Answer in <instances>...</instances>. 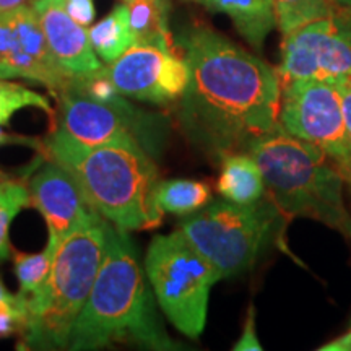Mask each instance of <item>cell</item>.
Segmentation results:
<instances>
[{
    "label": "cell",
    "instance_id": "7a4b0ae2",
    "mask_svg": "<svg viewBox=\"0 0 351 351\" xmlns=\"http://www.w3.org/2000/svg\"><path fill=\"white\" fill-rule=\"evenodd\" d=\"M132 341L155 350L174 348L158 319L153 293L127 231L106 223V249L95 285L73 324L69 350H99Z\"/></svg>",
    "mask_w": 351,
    "mask_h": 351
},
{
    "label": "cell",
    "instance_id": "836d02e7",
    "mask_svg": "<svg viewBox=\"0 0 351 351\" xmlns=\"http://www.w3.org/2000/svg\"><path fill=\"white\" fill-rule=\"evenodd\" d=\"M125 2H130V0H125Z\"/></svg>",
    "mask_w": 351,
    "mask_h": 351
},
{
    "label": "cell",
    "instance_id": "9a60e30c",
    "mask_svg": "<svg viewBox=\"0 0 351 351\" xmlns=\"http://www.w3.org/2000/svg\"><path fill=\"white\" fill-rule=\"evenodd\" d=\"M207 10L225 13L238 33L256 49H262L265 38L276 26L271 0H187Z\"/></svg>",
    "mask_w": 351,
    "mask_h": 351
},
{
    "label": "cell",
    "instance_id": "7c38bea8",
    "mask_svg": "<svg viewBox=\"0 0 351 351\" xmlns=\"http://www.w3.org/2000/svg\"><path fill=\"white\" fill-rule=\"evenodd\" d=\"M106 72L121 95L153 104H169L182 98L189 85V65L168 47L134 44Z\"/></svg>",
    "mask_w": 351,
    "mask_h": 351
},
{
    "label": "cell",
    "instance_id": "5bb4252c",
    "mask_svg": "<svg viewBox=\"0 0 351 351\" xmlns=\"http://www.w3.org/2000/svg\"><path fill=\"white\" fill-rule=\"evenodd\" d=\"M44 38L56 62L72 80L101 72L104 65L90 43L85 26L64 10L60 0H32Z\"/></svg>",
    "mask_w": 351,
    "mask_h": 351
},
{
    "label": "cell",
    "instance_id": "8992f818",
    "mask_svg": "<svg viewBox=\"0 0 351 351\" xmlns=\"http://www.w3.org/2000/svg\"><path fill=\"white\" fill-rule=\"evenodd\" d=\"M143 269L169 322L189 339H199L207 324L210 291L221 280L212 263L176 230L153 238Z\"/></svg>",
    "mask_w": 351,
    "mask_h": 351
},
{
    "label": "cell",
    "instance_id": "d4e9b609",
    "mask_svg": "<svg viewBox=\"0 0 351 351\" xmlns=\"http://www.w3.org/2000/svg\"><path fill=\"white\" fill-rule=\"evenodd\" d=\"M60 3H62L64 10L67 12L77 23L85 26V28L93 23L96 16L93 0H60Z\"/></svg>",
    "mask_w": 351,
    "mask_h": 351
},
{
    "label": "cell",
    "instance_id": "7402d4cb",
    "mask_svg": "<svg viewBox=\"0 0 351 351\" xmlns=\"http://www.w3.org/2000/svg\"><path fill=\"white\" fill-rule=\"evenodd\" d=\"M29 204V191L25 184L3 178L0 181V261L10 256L8 228L20 210Z\"/></svg>",
    "mask_w": 351,
    "mask_h": 351
},
{
    "label": "cell",
    "instance_id": "52a82bcc",
    "mask_svg": "<svg viewBox=\"0 0 351 351\" xmlns=\"http://www.w3.org/2000/svg\"><path fill=\"white\" fill-rule=\"evenodd\" d=\"M274 213L265 205L213 202L184 219L179 231L219 276L251 269L269 234Z\"/></svg>",
    "mask_w": 351,
    "mask_h": 351
},
{
    "label": "cell",
    "instance_id": "603a6c76",
    "mask_svg": "<svg viewBox=\"0 0 351 351\" xmlns=\"http://www.w3.org/2000/svg\"><path fill=\"white\" fill-rule=\"evenodd\" d=\"M25 108H38L52 114L49 99L29 90L20 83L7 82L0 78V125H7L15 112Z\"/></svg>",
    "mask_w": 351,
    "mask_h": 351
},
{
    "label": "cell",
    "instance_id": "ffe728a7",
    "mask_svg": "<svg viewBox=\"0 0 351 351\" xmlns=\"http://www.w3.org/2000/svg\"><path fill=\"white\" fill-rule=\"evenodd\" d=\"M337 0H271L276 26L285 34L337 13Z\"/></svg>",
    "mask_w": 351,
    "mask_h": 351
},
{
    "label": "cell",
    "instance_id": "ac0fdd59",
    "mask_svg": "<svg viewBox=\"0 0 351 351\" xmlns=\"http://www.w3.org/2000/svg\"><path fill=\"white\" fill-rule=\"evenodd\" d=\"M88 36H90L91 46L99 59H103L106 64L119 59L135 44L134 33L130 28L129 8L127 5L114 8L106 19L91 26Z\"/></svg>",
    "mask_w": 351,
    "mask_h": 351
},
{
    "label": "cell",
    "instance_id": "9c48e42d",
    "mask_svg": "<svg viewBox=\"0 0 351 351\" xmlns=\"http://www.w3.org/2000/svg\"><path fill=\"white\" fill-rule=\"evenodd\" d=\"M59 99L57 129L86 147L135 145L155 156L161 142V121L134 108L125 98L101 103L67 86Z\"/></svg>",
    "mask_w": 351,
    "mask_h": 351
},
{
    "label": "cell",
    "instance_id": "d6986e66",
    "mask_svg": "<svg viewBox=\"0 0 351 351\" xmlns=\"http://www.w3.org/2000/svg\"><path fill=\"white\" fill-rule=\"evenodd\" d=\"M212 200V189L208 184L191 179H171L160 181L156 187L158 207L163 213L191 215L204 208Z\"/></svg>",
    "mask_w": 351,
    "mask_h": 351
},
{
    "label": "cell",
    "instance_id": "44dd1931",
    "mask_svg": "<svg viewBox=\"0 0 351 351\" xmlns=\"http://www.w3.org/2000/svg\"><path fill=\"white\" fill-rule=\"evenodd\" d=\"M57 249L47 243L39 254H19L15 256V274L20 283V293L32 296L43 288L51 274Z\"/></svg>",
    "mask_w": 351,
    "mask_h": 351
},
{
    "label": "cell",
    "instance_id": "e575fe53",
    "mask_svg": "<svg viewBox=\"0 0 351 351\" xmlns=\"http://www.w3.org/2000/svg\"><path fill=\"white\" fill-rule=\"evenodd\" d=\"M350 238H351V231H350Z\"/></svg>",
    "mask_w": 351,
    "mask_h": 351
},
{
    "label": "cell",
    "instance_id": "484cf974",
    "mask_svg": "<svg viewBox=\"0 0 351 351\" xmlns=\"http://www.w3.org/2000/svg\"><path fill=\"white\" fill-rule=\"evenodd\" d=\"M232 350L236 351H258L262 350L261 340H258L256 333V320H254V307H251L247 314V320H245V326L243 328V335L236 341Z\"/></svg>",
    "mask_w": 351,
    "mask_h": 351
},
{
    "label": "cell",
    "instance_id": "4dcf8cb0",
    "mask_svg": "<svg viewBox=\"0 0 351 351\" xmlns=\"http://www.w3.org/2000/svg\"><path fill=\"white\" fill-rule=\"evenodd\" d=\"M12 293H8V289L5 288V285H3L2 280H0V301L2 300H7V298H10Z\"/></svg>",
    "mask_w": 351,
    "mask_h": 351
},
{
    "label": "cell",
    "instance_id": "cb8c5ba5",
    "mask_svg": "<svg viewBox=\"0 0 351 351\" xmlns=\"http://www.w3.org/2000/svg\"><path fill=\"white\" fill-rule=\"evenodd\" d=\"M28 319V296L23 293L0 301V339L23 332Z\"/></svg>",
    "mask_w": 351,
    "mask_h": 351
},
{
    "label": "cell",
    "instance_id": "4fadbf2b",
    "mask_svg": "<svg viewBox=\"0 0 351 351\" xmlns=\"http://www.w3.org/2000/svg\"><path fill=\"white\" fill-rule=\"evenodd\" d=\"M29 202H33L46 219L52 247L77 231L78 228L98 221L101 215L88 204L75 179L57 161L43 165L29 184Z\"/></svg>",
    "mask_w": 351,
    "mask_h": 351
},
{
    "label": "cell",
    "instance_id": "ba28073f",
    "mask_svg": "<svg viewBox=\"0 0 351 351\" xmlns=\"http://www.w3.org/2000/svg\"><path fill=\"white\" fill-rule=\"evenodd\" d=\"M278 124L320 148L351 186V138L335 78H304L282 85Z\"/></svg>",
    "mask_w": 351,
    "mask_h": 351
},
{
    "label": "cell",
    "instance_id": "f546056e",
    "mask_svg": "<svg viewBox=\"0 0 351 351\" xmlns=\"http://www.w3.org/2000/svg\"><path fill=\"white\" fill-rule=\"evenodd\" d=\"M25 2H28V0H0V13L10 12L13 8H19L21 5H25Z\"/></svg>",
    "mask_w": 351,
    "mask_h": 351
},
{
    "label": "cell",
    "instance_id": "277c9868",
    "mask_svg": "<svg viewBox=\"0 0 351 351\" xmlns=\"http://www.w3.org/2000/svg\"><path fill=\"white\" fill-rule=\"evenodd\" d=\"M244 152L261 166L275 207L288 217H306L350 236L345 179L315 145L288 134L282 125L247 145Z\"/></svg>",
    "mask_w": 351,
    "mask_h": 351
},
{
    "label": "cell",
    "instance_id": "5b68a950",
    "mask_svg": "<svg viewBox=\"0 0 351 351\" xmlns=\"http://www.w3.org/2000/svg\"><path fill=\"white\" fill-rule=\"evenodd\" d=\"M106 223L78 228L59 244L51 274L34 295L28 296V319L23 348L62 350L69 346L73 324L93 288L106 249Z\"/></svg>",
    "mask_w": 351,
    "mask_h": 351
},
{
    "label": "cell",
    "instance_id": "f1b7e54d",
    "mask_svg": "<svg viewBox=\"0 0 351 351\" xmlns=\"http://www.w3.org/2000/svg\"><path fill=\"white\" fill-rule=\"evenodd\" d=\"M320 351H351V322L350 327L341 333L340 337H337L335 340L328 341L324 346H320Z\"/></svg>",
    "mask_w": 351,
    "mask_h": 351
},
{
    "label": "cell",
    "instance_id": "4316f807",
    "mask_svg": "<svg viewBox=\"0 0 351 351\" xmlns=\"http://www.w3.org/2000/svg\"><path fill=\"white\" fill-rule=\"evenodd\" d=\"M335 82L340 88L341 103H343L346 129H348V134H350V138H351V77L335 78Z\"/></svg>",
    "mask_w": 351,
    "mask_h": 351
},
{
    "label": "cell",
    "instance_id": "8fae6325",
    "mask_svg": "<svg viewBox=\"0 0 351 351\" xmlns=\"http://www.w3.org/2000/svg\"><path fill=\"white\" fill-rule=\"evenodd\" d=\"M0 78L39 83L54 98L72 80L52 57L33 7L0 13Z\"/></svg>",
    "mask_w": 351,
    "mask_h": 351
},
{
    "label": "cell",
    "instance_id": "6da1fadb",
    "mask_svg": "<svg viewBox=\"0 0 351 351\" xmlns=\"http://www.w3.org/2000/svg\"><path fill=\"white\" fill-rule=\"evenodd\" d=\"M181 47L191 75L179 121L195 143L221 156L278 124L282 80L274 67L204 25L186 32Z\"/></svg>",
    "mask_w": 351,
    "mask_h": 351
},
{
    "label": "cell",
    "instance_id": "30bf717a",
    "mask_svg": "<svg viewBox=\"0 0 351 351\" xmlns=\"http://www.w3.org/2000/svg\"><path fill=\"white\" fill-rule=\"evenodd\" d=\"M276 72L282 85L304 78L351 77V21L337 12L285 34Z\"/></svg>",
    "mask_w": 351,
    "mask_h": 351
},
{
    "label": "cell",
    "instance_id": "e0dca14e",
    "mask_svg": "<svg viewBox=\"0 0 351 351\" xmlns=\"http://www.w3.org/2000/svg\"><path fill=\"white\" fill-rule=\"evenodd\" d=\"M127 8L135 44H153L174 49L168 26V0H130Z\"/></svg>",
    "mask_w": 351,
    "mask_h": 351
},
{
    "label": "cell",
    "instance_id": "1f68e13d",
    "mask_svg": "<svg viewBox=\"0 0 351 351\" xmlns=\"http://www.w3.org/2000/svg\"><path fill=\"white\" fill-rule=\"evenodd\" d=\"M337 2H340V3H341V5L351 7V0H337Z\"/></svg>",
    "mask_w": 351,
    "mask_h": 351
},
{
    "label": "cell",
    "instance_id": "d6a6232c",
    "mask_svg": "<svg viewBox=\"0 0 351 351\" xmlns=\"http://www.w3.org/2000/svg\"><path fill=\"white\" fill-rule=\"evenodd\" d=\"M2 179H3V176H2V174H0V181H2Z\"/></svg>",
    "mask_w": 351,
    "mask_h": 351
},
{
    "label": "cell",
    "instance_id": "3957f363",
    "mask_svg": "<svg viewBox=\"0 0 351 351\" xmlns=\"http://www.w3.org/2000/svg\"><path fill=\"white\" fill-rule=\"evenodd\" d=\"M44 148L75 179L95 212L119 230L155 228L163 219L158 207L160 176L152 155L135 145L86 147L56 129Z\"/></svg>",
    "mask_w": 351,
    "mask_h": 351
},
{
    "label": "cell",
    "instance_id": "83f0119b",
    "mask_svg": "<svg viewBox=\"0 0 351 351\" xmlns=\"http://www.w3.org/2000/svg\"><path fill=\"white\" fill-rule=\"evenodd\" d=\"M3 145H28V147H33L34 150H46L39 140L23 137V135L8 134V132L2 130V125H0V147H3Z\"/></svg>",
    "mask_w": 351,
    "mask_h": 351
},
{
    "label": "cell",
    "instance_id": "2e32d148",
    "mask_svg": "<svg viewBox=\"0 0 351 351\" xmlns=\"http://www.w3.org/2000/svg\"><path fill=\"white\" fill-rule=\"evenodd\" d=\"M221 173L217 189L223 199L232 204H257L265 194V179L262 169L247 152L225 153L221 155Z\"/></svg>",
    "mask_w": 351,
    "mask_h": 351
}]
</instances>
